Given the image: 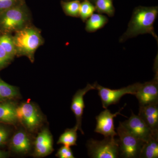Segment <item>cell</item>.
Listing matches in <instances>:
<instances>
[{
  "mask_svg": "<svg viewBox=\"0 0 158 158\" xmlns=\"http://www.w3.org/2000/svg\"><path fill=\"white\" fill-rule=\"evenodd\" d=\"M95 11V6L93 3L88 0H84L80 5L79 17L85 22Z\"/></svg>",
  "mask_w": 158,
  "mask_h": 158,
  "instance_id": "cell-23",
  "label": "cell"
},
{
  "mask_svg": "<svg viewBox=\"0 0 158 158\" xmlns=\"http://www.w3.org/2000/svg\"><path fill=\"white\" fill-rule=\"evenodd\" d=\"M10 146L15 152L26 153L31 148V141L26 133L20 131L15 133L12 137Z\"/></svg>",
  "mask_w": 158,
  "mask_h": 158,
  "instance_id": "cell-14",
  "label": "cell"
},
{
  "mask_svg": "<svg viewBox=\"0 0 158 158\" xmlns=\"http://www.w3.org/2000/svg\"><path fill=\"white\" fill-rule=\"evenodd\" d=\"M9 137V132L8 130L3 127L0 126V145L6 144Z\"/></svg>",
  "mask_w": 158,
  "mask_h": 158,
  "instance_id": "cell-27",
  "label": "cell"
},
{
  "mask_svg": "<svg viewBox=\"0 0 158 158\" xmlns=\"http://www.w3.org/2000/svg\"><path fill=\"white\" fill-rule=\"evenodd\" d=\"M11 59L0 44V69L8 64Z\"/></svg>",
  "mask_w": 158,
  "mask_h": 158,
  "instance_id": "cell-26",
  "label": "cell"
},
{
  "mask_svg": "<svg viewBox=\"0 0 158 158\" xmlns=\"http://www.w3.org/2000/svg\"><path fill=\"white\" fill-rule=\"evenodd\" d=\"M56 156L60 158H74L70 147L65 145L59 148Z\"/></svg>",
  "mask_w": 158,
  "mask_h": 158,
  "instance_id": "cell-24",
  "label": "cell"
},
{
  "mask_svg": "<svg viewBox=\"0 0 158 158\" xmlns=\"http://www.w3.org/2000/svg\"><path fill=\"white\" fill-rule=\"evenodd\" d=\"M17 94V90L15 87L0 79V102L13 98Z\"/></svg>",
  "mask_w": 158,
  "mask_h": 158,
  "instance_id": "cell-21",
  "label": "cell"
},
{
  "mask_svg": "<svg viewBox=\"0 0 158 158\" xmlns=\"http://www.w3.org/2000/svg\"><path fill=\"white\" fill-rule=\"evenodd\" d=\"M158 14L157 6L136 7L133 11L127 30L120 37L119 42H124L140 34H146L152 35L158 42V37L153 27Z\"/></svg>",
  "mask_w": 158,
  "mask_h": 158,
  "instance_id": "cell-1",
  "label": "cell"
},
{
  "mask_svg": "<svg viewBox=\"0 0 158 158\" xmlns=\"http://www.w3.org/2000/svg\"><path fill=\"white\" fill-rule=\"evenodd\" d=\"M27 11L23 1L0 12V26L7 32L23 28L27 21Z\"/></svg>",
  "mask_w": 158,
  "mask_h": 158,
  "instance_id": "cell-4",
  "label": "cell"
},
{
  "mask_svg": "<svg viewBox=\"0 0 158 158\" xmlns=\"http://www.w3.org/2000/svg\"><path fill=\"white\" fill-rule=\"evenodd\" d=\"M108 18L100 14H93L86 20L85 30L88 33L96 32L108 22Z\"/></svg>",
  "mask_w": 158,
  "mask_h": 158,
  "instance_id": "cell-17",
  "label": "cell"
},
{
  "mask_svg": "<svg viewBox=\"0 0 158 158\" xmlns=\"http://www.w3.org/2000/svg\"><path fill=\"white\" fill-rule=\"evenodd\" d=\"M77 128L75 126L72 129H67L59 137L57 144H62L67 147L77 145Z\"/></svg>",
  "mask_w": 158,
  "mask_h": 158,
  "instance_id": "cell-18",
  "label": "cell"
},
{
  "mask_svg": "<svg viewBox=\"0 0 158 158\" xmlns=\"http://www.w3.org/2000/svg\"><path fill=\"white\" fill-rule=\"evenodd\" d=\"M158 157V132L153 133L152 135L144 142L141 148V158Z\"/></svg>",
  "mask_w": 158,
  "mask_h": 158,
  "instance_id": "cell-15",
  "label": "cell"
},
{
  "mask_svg": "<svg viewBox=\"0 0 158 158\" xmlns=\"http://www.w3.org/2000/svg\"><path fill=\"white\" fill-rule=\"evenodd\" d=\"M95 89L93 85L88 84L85 88L82 89H79L73 95L71 105V110L73 112L76 118V125L75 126L77 128L82 134L84 133L82 129V121L84 109L85 108L84 96L87 92L90 90Z\"/></svg>",
  "mask_w": 158,
  "mask_h": 158,
  "instance_id": "cell-11",
  "label": "cell"
},
{
  "mask_svg": "<svg viewBox=\"0 0 158 158\" xmlns=\"http://www.w3.org/2000/svg\"><path fill=\"white\" fill-rule=\"evenodd\" d=\"M16 32L13 39L16 54L27 56L32 60L35 51L43 43L40 33L33 27H23Z\"/></svg>",
  "mask_w": 158,
  "mask_h": 158,
  "instance_id": "cell-2",
  "label": "cell"
},
{
  "mask_svg": "<svg viewBox=\"0 0 158 158\" xmlns=\"http://www.w3.org/2000/svg\"><path fill=\"white\" fill-rule=\"evenodd\" d=\"M93 4L95 11L99 14L104 13L110 17L114 16L115 8L113 5V0H94Z\"/></svg>",
  "mask_w": 158,
  "mask_h": 158,
  "instance_id": "cell-19",
  "label": "cell"
},
{
  "mask_svg": "<svg viewBox=\"0 0 158 158\" xmlns=\"http://www.w3.org/2000/svg\"><path fill=\"white\" fill-rule=\"evenodd\" d=\"M88 155L93 158H117L119 156L118 139L105 137L102 141L91 139L87 142Z\"/></svg>",
  "mask_w": 158,
  "mask_h": 158,
  "instance_id": "cell-5",
  "label": "cell"
},
{
  "mask_svg": "<svg viewBox=\"0 0 158 158\" xmlns=\"http://www.w3.org/2000/svg\"><path fill=\"white\" fill-rule=\"evenodd\" d=\"M23 0H0V12L9 9Z\"/></svg>",
  "mask_w": 158,
  "mask_h": 158,
  "instance_id": "cell-25",
  "label": "cell"
},
{
  "mask_svg": "<svg viewBox=\"0 0 158 158\" xmlns=\"http://www.w3.org/2000/svg\"><path fill=\"white\" fill-rule=\"evenodd\" d=\"M18 120L21 121L29 130H33L40 122V116L35 106L25 103L16 108Z\"/></svg>",
  "mask_w": 158,
  "mask_h": 158,
  "instance_id": "cell-10",
  "label": "cell"
},
{
  "mask_svg": "<svg viewBox=\"0 0 158 158\" xmlns=\"http://www.w3.org/2000/svg\"><path fill=\"white\" fill-rule=\"evenodd\" d=\"M0 44L9 57L12 59L16 54L13 37L8 34L0 36Z\"/></svg>",
  "mask_w": 158,
  "mask_h": 158,
  "instance_id": "cell-22",
  "label": "cell"
},
{
  "mask_svg": "<svg viewBox=\"0 0 158 158\" xmlns=\"http://www.w3.org/2000/svg\"><path fill=\"white\" fill-rule=\"evenodd\" d=\"M154 65L156 74L150 81L142 84L135 96L139 102V106L158 102V73L157 57Z\"/></svg>",
  "mask_w": 158,
  "mask_h": 158,
  "instance_id": "cell-7",
  "label": "cell"
},
{
  "mask_svg": "<svg viewBox=\"0 0 158 158\" xmlns=\"http://www.w3.org/2000/svg\"><path fill=\"white\" fill-rule=\"evenodd\" d=\"M65 1H71V0H65ZM79 1H81V0H79ZM83 1H84V0H83ZM88 1H90V2H92L93 4L94 1V0H88Z\"/></svg>",
  "mask_w": 158,
  "mask_h": 158,
  "instance_id": "cell-29",
  "label": "cell"
},
{
  "mask_svg": "<svg viewBox=\"0 0 158 158\" xmlns=\"http://www.w3.org/2000/svg\"><path fill=\"white\" fill-rule=\"evenodd\" d=\"M16 107L11 102L0 103V122L14 123L17 121Z\"/></svg>",
  "mask_w": 158,
  "mask_h": 158,
  "instance_id": "cell-16",
  "label": "cell"
},
{
  "mask_svg": "<svg viewBox=\"0 0 158 158\" xmlns=\"http://www.w3.org/2000/svg\"><path fill=\"white\" fill-rule=\"evenodd\" d=\"M118 135L119 156L124 158H139L144 141L130 132L121 122L116 128Z\"/></svg>",
  "mask_w": 158,
  "mask_h": 158,
  "instance_id": "cell-3",
  "label": "cell"
},
{
  "mask_svg": "<svg viewBox=\"0 0 158 158\" xmlns=\"http://www.w3.org/2000/svg\"><path fill=\"white\" fill-rule=\"evenodd\" d=\"M8 156L7 152L0 150V158H6Z\"/></svg>",
  "mask_w": 158,
  "mask_h": 158,
  "instance_id": "cell-28",
  "label": "cell"
},
{
  "mask_svg": "<svg viewBox=\"0 0 158 158\" xmlns=\"http://www.w3.org/2000/svg\"><path fill=\"white\" fill-rule=\"evenodd\" d=\"M138 116L144 120L152 132H158V102L139 106Z\"/></svg>",
  "mask_w": 158,
  "mask_h": 158,
  "instance_id": "cell-13",
  "label": "cell"
},
{
  "mask_svg": "<svg viewBox=\"0 0 158 158\" xmlns=\"http://www.w3.org/2000/svg\"><path fill=\"white\" fill-rule=\"evenodd\" d=\"M61 6L65 14L72 17H79L81 2L79 0L62 1Z\"/></svg>",
  "mask_w": 158,
  "mask_h": 158,
  "instance_id": "cell-20",
  "label": "cell"
},
{
  "mask_svg": "<svg viewBox=\"0 0 158 158\" xmlns=\"http://www.w3.org/2000/svg\"><path fill=\"white\" fill-rule=\"evenodd\" d=\"M93 85L95 89L98 90V95L101 99L103 108L106 109L110 105L118 103L121 98L126 94L135 95L142 84L135 83L117 90L105 88L99 85L97 82H95Z\"/></svg>",
  "mask_w": 158,
  "mask_h": 158,
  "instance_id": "cell-6",
  "label": "cell"
},
{
  "mask_svg": "<svg viewBox=\"0 0 158 158\" xmlns=\"http://www.w3.org/2000/svg\"><path fill=\"white\" fill-rule=\"evenodd\" d=\"M121 123L130 132L144 142L152 135V131L144 120L140 116L135 115L132 111L128 119Z\"/></svg>",
  "mask_w": 158,
  "mask_h": 158,
  "instance_id": "cell-9",
  "label": "cell"
},
{
  "mask_svg": "<svg viewBox=\"0 0 158 158\" xmlns=\"http://www.w3.org/2000/svg\"><path fill=\"white\" fill-rule=\"evenodd\" d=\"M52 136L47 129L43 130L37 135L34 142L35 156L44 157L53 150Z\"/></svg>",
  "mask_w": 158,
  "mask_h": 158,
  "instance_id": "cell-12",
  "label": "cell"
},
{
  "mask_svg": "<svg viewBox=\"0 0 158 158\" xmlns=\"http://www.w3.org/2000/svg\"><path fill=\"white\" fill-rule=\"evenodd\" d=\"M124 109V107L121 108L118 112L115 113H112L110 110L106 109L96 117V126L94 132L101 134L105 137H114L117 135L115 131L114 127V117L117 115H121L120 112Z\"/></svg>",
  "mask_w": 158,
  "mask_h": 158,
  "instance_id": "cell-8",
  "label": "cell"
}]
</instances>
